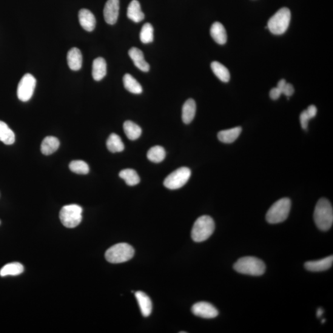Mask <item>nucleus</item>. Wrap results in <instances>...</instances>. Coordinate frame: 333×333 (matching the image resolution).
Wrapping results in <instances>:
<instances>
[{
	"mask_svg": "<svg viewBox=\"0 0 333 333\" xmlns=\"http://www.w3.org/2000/svg\"><path fill=\"white\" fill-rule=\"evenodd\" d=\"M215 230V223L212 217L203 215L199 217L193 225L192 230L193 240L198 243L203 242L209 238Z\"/></svg>",
	"mask_w": 333,
	"mask_h": 333,
	"instance_id": "3",
	"label": "nucleus"
},
{
	"mask_svg": "<svg viewBox=\"0 0 333 333\" xmlns=\"http://www.w3.org/2000/svg\"><path fill=\"white\" fill-rule=\"evenodd\" d=\"M80 24L87 32H92L96 26V19L90 10L82 9L79 13Z\"/></svg>",
	"mask_w": 333,
	"mask_h": 333,
	"instance_id": "13",
	"label": "nucleus"
},
{
	"mask_svg": "<svg viewBox=\"0 0 333 333\" xmlns=\"http://www.w3.org/2000/svg\"><path fill=\"white\" fill-rule=\"evenodd\" d=\"M291 202L289 198L279 199L272 205L266 214L269 224H276L286 220L291 210Z\"/></svg>",
	"mask_w": 333,
	"mask_h": 333,
	"instance_id": "4",
	"label": "nucleus"
},
{
	"mask_svg": "<svg viewBox=\"0 0 333 333\" xmlns=\"http://www.w3.org/2000/svg\"><path fill=\"white\" fill-rule=\"evenodd\" d=\"M69 169L77 174L86 175L90 171L89 166L83 161H73L69 164Z\"/></svg>",
	"mask_w": 333,
	"mask_h": 333,
	"instance_id": "31",
	"label": "nucleus"
},
{
	"mask_svg": "<svg viewBox=\"0 0 333 333\" xmlns=\"http://www.w3.org/2000/svg\"><path fill=\"white\" fill-rule=\"evenodd\" d=\"M210 35L216 43L219 45L226 44L227 35L226 28L220 22H215L210 28Z\"/></svg>",
	"mask_w": 333,
	"mask_h": 333,
	"instance_id": "18",
	"label": "nucleus"
},
{
	"mask_svg": "<svg viewBox=\"0 0 333 333\" xmlns=\"http://www.w3.org/2000/svg\"><path fill=\"white\" fill-rule=\"evenodd\" d=\"M241 131L240 127L222 130L218 133V138L222 143H232L240 135Z\"/></svg>",
	"mask_w": 333,
	"mask_h": 333,
	"instance_id": "22",
	"label": "nucleus"
},
{
	"mask_svg": "<svg viewBox=\"0 0 333 333\" xmlns=\"http://www.w3.org/2000/svg\"><path fill=\"white\" fill-rule=\"evenodd\" d=\"M310 119H311V118H310L306 110H304L303 112L301 114L300 121L301 126L303 127V129L306 130L307 129Z\"/></svg>",
	"mask_w": 333,
	"mask_h": 333,
	"instance_id": "33",
	"label": "nucleus"
},
{
	"mask_svg": "<svg viewBox=\"0 0 333 333\" xmlns=\"http://www.w3.org/2000/svg\"><path fill=\"white\" fill-rule=\"evenodd\" d=\"M193 314L203 318H213L218 315V311L211 304L206 302H199L193 306Z\"/></svg>",
	"mask_w": 333,
	"mask_h": 333,
	"instance_id": "10",
	"label": "nucleus"
},
{
	"mask_svg": "<svg viewBox=\"0 0 333 333\" xmlns=\"http://www.w3.org/2000/svg\"><path fill=\"white\" fill-rule=\"evenodd\" d=\"M107 73L106 62L104 58H96L93 62L92 76L96 81H100Z\"/></svg>",
	"mask_w": 333,
	"mask_h": 333,
	"instance_id": "17",
	"label": "nucleus"
},
{
	"mask_svg": "<svg viewBox=\"0 0 333 333\" xmlns=\"http://www.w3.org/2000/svg\"><path fill=\"white\" fill-rule=\"evenodd\" d=\"M291 16V12L288 8H281L269 19L267 28L273 34L281 35L288 28Z\"/></svg>",
	"mask_w": 333,
	"mask_h": 333,
	"instance_id": "6",
	"label": "nucleus"
},
{
	"mask_svg": "<svg viewBox=\"0 0 333 333\" xmlns=\"http://www.w3.org/2000/svg\"><path fill=\"white\" fill-rule=\"evenodd\" d=\"M125 89L133 94H140L143 92L141 85L129 73L125 74L123 78Z\"/></svg>",
	"mask_w": 333,
	"mask_h": 333,
	"instance_id": "25",
	"label": "nucleus"
},
{
	"mask_svg": "<svg viewBox=\"0 0 333 333\" xmlns=\"http://www.w3.org/2000/svg\"><path fill=\"white\" fill-rule=\"evenodd\" d=\"M24 267L19 263H13L8 264L0 270V276L6 277V276L12 275L17 276L21 275L24 272Z\"/></svg>",
	"mask_w": 333,
	"mask_h": 333,
	"instance_id": "27",
	"label": "nucleus"
},
{
	"mask_svg": "<svg viewBox=\"0 0 333 333\" xmlns=\"http://www.w3.org/2000/svg\"><path fill=\"white\" fill-rule=\"evenodd\" d=\"M281 92L277 87L273 88L270 92V96L273 100H277L280 97Z\"/></svg>",
	"mask_w": 333,
	"mask_h": 333,
	"instance_id": "35",
	"label": "nucleus"
},
{
	"mask_svg": "<svg viewBox=\"0 0 333 333\" xmlns=\"http://www.w3.org/2000/svg\"><path fill=\"white\" fill-rule=\"evenodd\" d=\"M0 141L5 144H13L15 142V135L5 122L0 121Z\"/></svg>",
	"mask_w": 333,
	"mask_h": 333,
	"instance_id": "24",
	"label": "nucleus"
},
{
	"mask_svg": "<svg viewBox=\"0 0 333 333\" xmlns=\"http://www.w3.org/2000/svg\"><path fill=\"white\" fill-rule=\"evenodd\" d=\"M108 150L111 153H119L123 152L124 144L118 135L112 133L108 138L106 142Z\"/></svg>",
	"mask_w": 333,
	"mask_h": 333,
	"instance_id": "26",
	"label": "nucleus"
},
{
	"mask_svg": "<svg viewBox=\"0 0 333 333\" xmlns=\"http://www.w3.org/2000/svg\"><path fill=\"white\" fill-rule=\"evenodd\" d=\"M192 174L189 168L180 167L168 175L164 181V186L168 189L177 190L186 184Z\"/></svg>",
	"mask_w": 333,
	"mask_h": 333,
	"instance_id": "8",
	"label": "nucleus"
},
{
	"mask_svg": "<svg viewBox=\"0 0 333 333\" xmlns=\"http://www.w3.org/2000/svg\"><path fill=\"white\" fill-rule=\"evenodd\" d=\"M325 322V319H323L322 321H321V323H324Z\"/></svg>",
	"mask_w": 333,
	"mask_h": 333,
	"instance_id": "39",
	"label": "nucleus"
},
{
	"mask_svg": "<svg viewBox=\"0 0 333 333\" xmlns=\"http://www.w3.org/2000/svg\"><path fill=\"white\" fill-rule=\"evenodd\" d=\"M314 218L316 226L322 231L331 229L333 224V209L331 203L321 198L316 205Z\"/></svg>",
	"mask_w": 333,
	"mask_h": 333,
	"instance_id": "1",
	"label": "nucleus"
},
{
	"mask_svg": "<svg viewBox=\"0 0 333 333\" xmlns=\"http://www.w3.org/2000/svg\"><path fill=\"white\" fill-rule=\"evenodd\" d=\"M135 250L127 243H119L111 246L105 253V258L112 264L125 263L132 259L134 255Z\"/></svg>",
	"mask_w": 333,
	"mask_h": 333,
	"instance_id": "5",
	"label": "nucleus"
},
{
	"mask_svg": "<svg viewBox=\"0 0 333 333\" xmlns=\"http://www.w3.org/2000/svg\"><path fill=\"white\" fill-rule=\"evenodd\" d=\"M211 69L215 75L224 82L230 81V74L229 69L223 64L218 61H213L211 63Z\"/></svg>",
	"mask_w": 333,
	"mask_h": 333,
	"instance_id": "28",
	"label": "nucleus"
},
{
	"mask_svg": "<svg viewBox=\"0 0 333 333\" xmlns=\"http://www.w3.org/2000/svg\"><path fill=\"white\" fill-rule=\"evenodd\" d=\"M324 312V310L322 309V308H319L317 310V315L318 318H320L322 316Z\"/></svg>",
	"mask_w": 333,
	"mask_h": 333,
	"instance_id": "38",
	"label": "nucleus"
},
{
	"mask_svg": "<svg viewBox=\"0 0 333 333\" xmlns=\"http://www.w3.org/2000/svg\"><path fill=\"white\" fill-rule=\"evenodd\" d=\"M119 176L125 180L129 186H135L139 183L140 178L135 170L131 169L122 170L119 173Z\"/></svg>",
	"mask_w": 333,
	"mask_h": 333,
	"instance_id": "29",
	"label": "nucleus"
},
{
	"mask_svg": "<svg viewBox=\"0 0 333 333\" xmlns=\"http://www.w3.org/2000/svg\"><path fill=\"white\" fill-rule=\"evenodd\" d=\"M135 297L138 301L139 308H140L142 315L144 317H149L152 314L153 304L149 296L142 291L135 292Z\"/></svg>",
	"mask_w": 333,
	"mask_h": 333,
	"instance_id": "15",
	"label": "nucleus"
},
{
	"mask_svg": "<svg viewBox=\"0 0 333 333\" xmlns=\"http://www.w3.org/2000/svg\"><path fill=\"white\" fill-rule=\"evenodd\" d=\"M236 272L252 276L263 275L266 272V264L261 259L247 256L238 259L233 266Z\"/></svg>",
	"mask_w": 333,
	"mask_h": 333,
	"instance_id": "2",
	"label": "nucleus"
},
{
	"mask_svg": "<svg viewBox=\"0 0 333 333\" xmlns=\"http://www.w3.org/2000/svg\"><path fill=\"white\" fill-rule=\"evenodd\" d=\"M128 18L132 21L138 23L144 19V14L141 10V6L137 0H132L127 9Z\"/></svg>",
	"mask_w": 333,
	"mask_h": 333,
	"instance_id": "19",
	"label": "nucleus"
},
{
	"mask_svg": "<svg viewBox=\"0 0 333 333\" xmlns=\"http://www.w3.org/2000/svg\"><path fill=\"white\" fill-rule=\"evenodd\" d=\"M82 208L79 205L64 206L59 213V218L63 226L69 229L78 227L82 220Z\"/></svg>",
	"mask_w": 333,
	"mask_h": 333,
	"instance_id": "7",
	"label": "nucleus"
},
{
	"mask_svg": "<svg viewBox=\"0 0 333 333\" xmlns=\"http://www.w3.org/2000/svg\"><path fill=\"white\" fill-rule=\"evenodd\" d=\"M130 58L132 59L135 66L143 72H148L150 66L145 61L144 55L142 51L137 48L132 47L129 51Z\"/></svg>",
	"mask_w": 333,
	"mask_h": 333,
	"instance_id": "14",
	"label": "nucleus"
},
{
	"mask_svg": "<svg viewBox=\"0 0 333 333\" xmlns=\"http://www.w3.org/2000/svg\"><path fill=\"white\" fill-rule=\"evenodd\" d=\"M124 130L125 135L130 140H136L141 136L142 133L140 127L130 121L124 122Z\"/></svg>",
	"mask_w": 333,
	"mask_h": 333,
	"instance_id": "23",
	"label": "nucleus"
},
{
	"mask_svg": "<svg viewBox=\"0 0 333 333\" xmlns=\"http://www.w3.org/2000/svg\"><path fill=\"white\" fill-rule=\"evenodd\" d=\"M166 155V151L164 148L160 146L152 147L147 153V159L155 163H159V162L164 161Z\"/></svg>",
	"mask_w": 333,
	"mask_h": 333,
	"instance_id": "30",
	"label": "nucleus"
},
{
	"mask_svg": "<svg viewBox=\"0 0 333 333\" xmlns=\"http://www.w3.org/2000/svg\"><path fill=\"white\" fill-rule=\"evenodd\" d=\"M311 119L315 118L317 113V109L314 105H310L306 110Z\"/></svg>",
	"mask_w": 333,
	"mask_h": 333,
	"instance_id": "36",
	"label": "nucleus"
},
{
	"mask_svg": "<svg viewBox=\"0 0 333 333\" xmlns=\"http://www.w3.org/2000/svg\"><path fill=\"white\" fill-rule=\"evenodd\" d=\"M120 2L119 0H107L104 8V17L106 23L115 24L118 21Z\"/></svg>",
	"mask_w": 333,
	"mask_h": 333,
	"instance_id": "11",
	"label": "nucleus"
},
{
	"mask_svg": "<svg viewBox=\"0 0 333 333\" xmlns=\"http://www.w3.org/2000/svg\"><path fill=\"white\" fill-rule=\"evenodd\" d=\"M60 145V142L55 136H47L41 144V152L44 155L49 156L56 152Z\"/></svg>",
	"mask_w": 333,
	"mask_h": 333,
	"instance_id": "21",
	"label": "nucleus"
},
{
	"mask_svg": "<svg viewBox=\"0 0 333 333\" xmlns=\"http://www.w3.org/2000/svg\"><path fill=\"white\" fill-rule=\"evenodd\" d=\"M67 64L71 70L77 71L82 68V55L78 48H72L67 55Z\"/></svg>",
	"mask_w": 333,
	"mask_h": 333,
	"instance_id": "16",
	"label": "nucleus"
},
{
	"mask_svg": "<svg viewBox=\"0 0 333 333\" xmlns=\"http://www.w3.org/2000/svg\"><path fill=\"white\" fill-rule=\"evenodd\" d=\"M140 40L143 44H150L153 42L154 28L150 23H146L142 27L140 32Z\"/></svg>",
	"mask_w": 333,
	"mask_h": 333,
	"instance_id": "32",
	"label": "nucleus"
},
{
	"mask_svg": "<svg viewBox=\"0 0 333 333\" xmlns=\"http://www.w3.org/2000/svg\"><path fill=\"white\" fill-rule=\"evenodd\" d=\"M36 81L30 73L25 74L20 81L17 90V95L19 100L23 102L29 101L33 95Z\"/></svg>",
	"mask_w": 333,
	"mask_h": 333,
	"instance_id": "9",
	"label": "nucleus"
},
{
	"mask_svg": "<svg viewBox=\"0 0 333 333\" xmlns=\"http://www.w3.org/2000/svg\"><path fill=\"white\" fill-rule=\"evenodd\" d=\"M332 264L333 256L329 255L320 260L307 262L304 267L310 272H322L331 268Z\"/></svg>",
	"mask_w": 333,
	"mask_h": 333,
	"instance_id": "12",
	"label": "nucleus"
},
{
	"mask_svg": "<svg viewBox=\"0 0 333 333\" xmlns=\"http://www.w3.org/2000/svg\"><path fill=\"white\" fill-rule=\"evenodd\" d=\"M294 92V87H293L291 84L287 83H286L285 86L283 87L282 91H281V93L284 94V95L287 96V97H289V96H292Z\"/></svg>",
	"mask_w": 333,
	"mask_h": 333,
	"instance_id": "34",
	"label": "nucleus"
},
{
	"mask_svg": "<svg viewBox=\"0 0 333 333\" xmlns=\"http://www.w3.org/2000/svg\"><path fill=\"white\" fill-rule=\"evenodd\" d=\"M286 83L287 82L284 79H281V81H279L277 85V88L280 90L281 92L282 91L283 87L285 86Z\"/></svg>",
	"mask_w": 333,
	"mask_h": 333,
	"instance_id": "37",
	"label": "nucleus"
},
{
	"mask_svg": "<svg viewBox=\"0 0 333 333\" xmlns=\"http://www.w3.org/2000/svg\"><path fill=\"white\" fill-rule=\"evenodd\" d=\"M196 111V105L195 100L189 99L184 102L182 108V120L184 124H190L194 119Z\"/></svg>",
	"mask_w": 333,
	"mask_h": 333,
	"instance_id": "20",
	"label": "nucleus"
}]
</instances>
